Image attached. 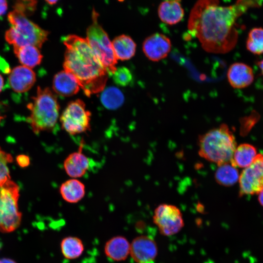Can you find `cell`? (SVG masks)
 <instances>
[{
    "label": "cell",
    "instance_id": "e0dca14e",
    "mask_svg": "<svg viewBox=\"0 0 263 263\" xmlns=\"http://www.w3.org/2000/svg\"><path fill=\"white\" fill-rule=\"evenodd\" d=\"M158 13L161 20L170 25L178 23L184 15L180 0H164L158 7Z\"/></svg>",
    "mask_w": 263,
    "mask_h": 263
},
{
    "label": "cell",
    "instance_id": "d6986e66",
    "mask_svg": "<svg viewBox=\"0 0 263 263\" xmlns=\"http://www.w3.org/2000/svg\"><path fill=\"white\" fill-rule=\"evenodd\" d=\"M13 50L20 63L31 69L39 65L42 61L43 56L35 46H13Z\"/></svg>",
    "mask_w": 263,
    "mask_h": 263
},
{
    "label": "cell",
    "instance_id": "cb8c5ba5",
    "mask_svg": "<svg viewBox=\"0 0 263 263\" xmlns=\"http://www.w3.org/2000/svg\"><path fill=\"white\" fill-rule=\"evenodd\" d=\"M239 176L236 168L228 163L218 166L215 173V179L219 185L229 187L237 182Z\"/></svg>",
    "mask_w": 263,
    "mask_h": 263
},
{
    "label": "cell",
    "instance_id": "5b68a950",
    "mask_svg": "<svg viewBox=\"0 0 263 263\" xmlns=\"http://www.w3.org/2000/svg\"><path fill=\"white\" fill-rule=\"evenodd\" d=\"M7 19L10 28L4 34L6 42L13 46L32 45L40 48L47 40L49 32L15 10L9 12Z\"/></svg>",
    "mask_w": 263,
    "mask_h": 263
},
{
    "label": "cell",
    "instance_id": "7a4b0ae2",
    "mask_svg": "<svg viewBox=\"0 0 263 263\" xmlns=\"http://www.w3.org/2000/svg\"><path fill=\"white\" fill-rule=\"evenodd\" d=\"M62 42L66 47L64 70L75 77L86 95L102 92L109 75L86 38L69 35Z\"/></svg>",
    "mask_w": 263,
    "mask_h": 263
},
{
    "label": "cell",
    "instance_id": "44dd1931",
    "mask_svg": "<svg viewBox=\"0 0 263 263\" xmlns=\"http://www.w3.org/2000/svg\"><path fill=\"white\" fill-rule=\"evenodd\" d=\"M112 43L117 60L130 59L135 53L136 45L133 39L128 36H119L116 37Z\"/></svg>",
    "mask_w": 263,
    "mask_h": 263
},
{
    "label": "cell",
    "instance_id": "52a82bcc",
    "mask_svg": "<svg viewBox=\"0 0 263 263\" xmlns=\"http://www.w3.org/2000/svg\"><path fill=\"white\" fill-rule=\"evenodd\" d=\"M19 188L9 180L0 186V231L9 233L19 226L22 214L18 207Z\"/></svg>",
    "mask_w": 263,
    "mask_h": 263
},
{
    "label": "cell",
    "instance_id": "f1b7e54d",
    "mask_svg": "<svg viewBox=\"0 0 263 263\" xmlns=\"http://www.w3.org/2000/svg\"><path fill=\"white\" fill-rule=\"evenodd\" d=\"M112 76L114 82L121 86H127L132 80V75L131 71L125 67L116 68Z\"/></svg>",
    "mask_w": 263,
    "mask_h": 263
},
{
    "label": "cell",
    "instance_id": "2e32d148",
    "mask_svg": "<svg viewBox=\"0 0 263 263\" xmlns=\"http://www.w3.org/2000/svg\"><path fill=\"white\" fill-rule=\"evenodd\" d=\"M80 88L75 77L64 70L57 73L54 77L53 89L61 96L73 95L79 91Z\"/></svg>",
    "mask_w": 263,
    "mask_h": 263
},
{
    "label": "cell",
    "instance_id": "ba28073f",
    "mask_svg": "<svg viewBox=\"0 0 263 263\" xmlns=\"http://www.w3.org/2000/svg\"><path fill=\"white\" fill-rule=\"evenodd\" d=\"M91 116L84 102L76 99L68 104L60 117V122L64 130L75 135L90 130Z\"/></svg>",
    "mask_w": 263,
    "mask_h": 263
},
{
    "label": "cell",
    "instance_id": "ffe728a7",
    "mask_svg": "<svg viewBox=\"0 0 263 263\" xmlns=\"http://www.w3.org/2000/svg\"><path fill=\"white\" fill-rule=\"evenodd\" d=\"M63 200L69 203H76L81 200L85 194V186L80 181L72 178L64 182L59 188Z\"/></svg>",
    "mask_w": 263,
    "mask_h": 263
},
{
    "label": "cell",
    "instance_id": "d6a6232c",
    "mask_svg": "<svg viewBox=\"0 0 263 263\" xmlns=\"http://www.w3.org/2000/svg\"><path fill=\"white\" fill-rule=\"evenodd\" d=\"M0 263H17L14 260L9 258L0 259Z\"/></svg>",
    "mask_w": 263,
    "mask_h": 263
},
{
    "label": "cell",
    "instance_id": "3957f363",
    "mask_svg": "<svg viewBox=\"0 0 263 263\" xmlns=\"http://www.w3.org/2000/svg\"><path fill=\"white\" fill-rule=\"evenodd\" d=\"M198 146L201 157L220 166L230 162L236 143L228 126L222 124L199 135Z\"/></svg>",
    "mask_w": 263,
    "mask_h": 263
},
{
    "label": "cell",
    "instance_id": "30bf717a",
    "mask_svg": "<svg viewBox=\"0 0 263 263\" xmlns=\"http://www.w3.org/2000/svg\"><path fill=\"white\" fill-rule=\"evenodd\" d=\"M239 196L259 194L263 189V154H257L239 176Z\"/></svg>",
    "mask_w": 263,
    "mask_h": 263
},
{
    "label": "cell",
    "instance_id": "7402d4cb",
    "mask_svg": "<svg viewBox=\"0 0 263 263\" xmlns=\"http://www.w3.org/2000/svg\"><path fill=\"white\" fill-rule=\"evenodd\" d=\"M257 154L254 146L242 144L236 148L230 163L235 168H246L251 164Z\"/></svg>",
    "mask_w": 263,
    "mask_h": 263
},
{
    "label": "cell",
    "instance_id": "4316f807",
    "mask_svg": "<svg viewBox=\"0 0 263 263\" xmlns=\"http://www.w3.org/2000/svg\"><path fill=\"white\" fill-rule=\"evenodd\" d=\"M37 3V0H15L13 10L28 17L35 12Z\"/></svg>",
    "mask_w": 263,
    "mask_h": 263
},
{
    "label": "cell",
    "instance_id": "7c38bea8",
    "mask_svg": "<svg viewBox=\"0 0 263 263\" xmlns=\"http://www.w3.org/2000/svg\"><path fill=\"white\" fill-rule=\"evenodd\" d=\"M158 254L156 242L147 236L134 238L130 246V254L137 263H148L153 261Z\"/></svg>",
    "mask_w": 263,
    "mask_h": 263
},
{
    "label": "cell",
    "instance_id": "603a6c76",
    "mask_svg": "<svg viewBox=\"0 0 263 263\" xmlns=\"http://www.w3.org/2000/svg\"><path fill=\"white\" fill-rule=\"evenodd\" d=\"M63 256L67 259H75L80 257L84 250L82 241L76 237L68 236L63 239L60 243Z\"/></svg>",
    "mask_w": 263,
    "mask_h": 263
},
{
    "label": "cell",
    "instance_id": "9c48e42d",
    "mask_svg": "<svg viewBox=\"0 0 263 263\" xmlns=\"http://www.w3.org/2000/svg\"><path fill=\"white\" fill-rule=\"evenodd\" d=\"M153 222L163 236H171L178 233L184 225L180 210L172 205L163 204L154 210Z\"/></svg>",
    "mask_w": 263,
    "mask_h": 263
},
{
    "label": "cell",
    "instance_id": "8fae6325",
    "mask_svg": "<svg viewBox=\"0 0 263 263\" xmlns=\"http://www.w3.org/2000/svg\"><path fill=\"white\" fill-rule=\"evenodd\" d=\"M171 43L166 36L155 33L147 37L142 45L146 56L152 61H158L166 58L171 50Z\"/></svg>",
    "mask_w": 263,
    "mask_h": 263
},
{
    "label": "cell",
    "instance_id": "d590c367",
    "mask_svg": "<svg viewBox=\"0 0 263 263\" xmlns=\"http://www.w3.org/2000/svg\"><path fill=\"white\" fill-rule=\"evenodd\" d=\"M257 65L260 69L261 71V73L262 75H263V59L261 60L260 61H259L257 62Z\"/></svg>",
    "mask_w": 263,
    "mask_h": 263
},
{
    "label": "cell",
    "instance_id": "9a60e30c",
    "mask_svg": "<svg viewBox=\"0 0 263 263\" xmlns=\"http://www.w3.org/2000/svg\"><path fill=\"white\" fill-rule=\"evenodd\" d=\"M83 144L77 151L70 154L65 159L63 167L66 173L73 178L85 175L90 167L89 158L82 152Z\"/></svg>",
    "mask_w": 263,
    "mask_h": 263
},
{
    "label": "cell",
    "instance_id": "d4e9b609",
    "mask_svg": "<svg viewBox=\"0 0 263 263\" xmlns=\"http://www.w3.org/2000/svg\"><path fill=\"white\" fill-rule=\"evenodd\" d=\"M102 92L101 102L107 109L115 110L123 104L124 96L119 89L115 87H110Z\"/></svg>",
    "mask_w": 263,
    "mask_h": 263
},
{
    "label": "cell",
    "instance_id": "e575fe53",
    "mask_svg": "<svg viewBox=\"0 0 263 263\" xmlns=\"http://www.w3.org/2000/svg\"><path fill=\"white\" fill-rule=\"evenodd\" d=\"M4 86V79L0 74V93L2 91Z\"/></svg>",
    "mask_w": 263,
    "mask_h": 263
},
{
    "label": "cell",
    "instance_id": "ac0fdd59",
    "mask_svg": "<svg viewBox=\"0 0 263 263\" xmlns=\"http://www.w3.org/2000/svg\"><path fill=\"white\" fill-rule=\"evenodd\" d=\"M131 244L123 236H115L108 240L105 245L106 255L114 261L126 260L130 252Z\"/></svg>",
    "mask_w": 263,
    "mask_h": 263
},
{
    "label": "cell",
    "instance_id": "8992f818",
    "mask_svg": "<svg viewBox=\"0 0 263 263\" xmlns=\"http://www.w3.org/2000/svg\"><path fill=\"white\" fill-rule=\"evenodd\" d=\"M92 18V23L87 29L86 38L108 75H112L116 70L117 62L112 43L107 33L98 23V14L94 9L93 10Z\"/></svg>",
    "mask_w": 263,
    "mask_h": 263
},
{
    "label": "cell",
    "instance_id": "8d00e7d4",
    "mask_svg": "<svg viewBox=\"0 0 263 263\" xmlns=\"http://www.w3.org/2000/svg\"><path fill=\"white\" fill-rule=\"evenodd\" d=\"M47 3L50 5H54L56 4L59 0H44Z\"/></svg>",
    "mask_w": 263,
    "mask_h": 263
},
{
    "label": "cell",
    "instance_id": "836d02e7",
    "mask_svg": "<svg viewBox=\"0 0 263 263\" xmlns=\"http://www.w3.org/2000/svg\"><path fill=\"white\" fill-rule=\"evenodd\" d=\"M258 200L260 204L263 206V189L259 193Z\"/></svg>",
    "mask_w": 263,
    "mask_h": 263
},
{
    "label": "cell",
    "instance_id": "74e56055",
    "mask_svg": "<svg viewBox=\"0 0 263 263\" xmlns=\"http://www.w3.org/2000/svg\"><path fill=\"white\" fill-rule=\"evenodd\" d=\"M1 248V242L0 241V250Z\"/></svg>",
    "mask_w": 263,
    "mask_h": 263
},
{
    "label": "cell",
    "instance_id": "4dcf8cb0",
    "mask_svg": "<svg viewBox=\"0 0 263 263\" xmlns=\"http://www.w3.org/2000/svg\"><path fill=\"white\" fill-rule=\"evenodd\" d=\"M8 7L7 0H0V17L6 13Z\"/></svg>",
    "mask_w": 263,
    "mask_h": 263
},
{
    "label": "cell",
    "instance_id": "1f68e13d",
    "mask_svg": "<svg viewBox=\"0 0 263 263\" xmlns=\"http://www.w3.org/2000/svg\"><path fill=\"white\" fill-rule=\"evenodd\" d=\"M5 107L4 104L0 101V123L4 118L5 114L4 113Z\"/></svg>",
    "mask_w": 263,
    "mask_h": 263
},
{
    "label": "cell",
    "instance_id": "4fadbf2b",
    "mask_svg": "<svg viewBox=\"0 0 263 263\" xmlns=\"http://www.w3.org/2000/svg\"><path fill=\"white\" fill-rule=\"evenodd\" d=\"M36 81L34 71L27 67L20 65L14 67L10 72L8 82L15 92L23 93L28 91Z\"/></svg>",
    "mask_w": 263,
    "mask_h": 263
},
{
    "label": "cell",
    "instance_id": "484cf974",
    "mask_svg": "<svg viewBox=\"0 0 263 263\" xmlns=\"http://www.w3.org/2000/svg\"><path fill=\"white\" fill-rule=\"evenodd\" d=\"M246 49L255 55L263 54V28L255 27L249 32L246 42Z\"/></svg>",
    "mask_w": 263,
    "mask_h": 263
},
{
    "label": "cell",
    "instance_id": "6da1fadb",
    "mask_svg": "<svg viewBox=\"0 0 263 263\" xmlns=\"http://www.w3.org/2000/svg\"><path fill=\"white\" fill-rule=\"evenodd\" d=\"M260 0H237L233 5H220L218 0H198L192 9L188 28L207 52L224 54L236 45L238 18L248 9L260 5Z\"/></svg>",
    "mask_w": 263,
    "mask_h": 263
},
{
    "label": "cell",
    "instance_id": "5bb4252c",
    "mask_svg": "<svg viewBox=\"0 0 263 263\" xmlns=\"http://www.w3.org/2000/svg\"><path fill=\"white\" fill-rule=\"evenodd\" d=\"M254 73L249 65L243 62H235L229 67L227 78L230 85L234 88L247 87L254 80Z\"/></svg>",
    "mask_w": 263,
    "mask_h": 263
},
{
    "label": "cell",
    "instance_id": "f546056e",
    "mask_svg": "<svg viewBox=\"0 0 263 263\" xmlns=\"http://www.w3.org/2000/svg\"><path fill=\"white\" fill-rule=\"evenodd\" d=\"M17 161L18 164L22 167L27 166L30 163L29 157L25 155H19L17 157Z\"/></svg>",
    "mask_w": 263,
    "mask_h": 263
},
{
    "label": "cell",
    "instance_id": "83f0119b",
    "mask_svg": "<svg viewBox=\"0 0 263 263\" xmlns=\"http://www.w3.org/2000/svg\"><path fill=\"white\" fill-rule=\"evenodd\" d=\"M13 160L12 155L0 148V186L11 179L8 165Z\"/></svg>",
    "mask_w": 263,
    "mask_h": 263
},
{
    "label": "cell",
    "instance_id": "277c9868",
    "mask_svg": "<svg viewBox=\"0 0 263 263\" xmlns=\"http://www.w3.org/2000/svg\"><path fill=\"white\" fill-rule=\"evenodd\" d=\"M27 108L30 112L27 121L35 133L55 129L60 107L56 96L49 88L42 89L38 86L36 95L32 97Z\"/></svg>",
    "mask_w": 263,
    "mask_h": 263
}]
</instances>
